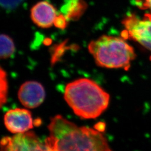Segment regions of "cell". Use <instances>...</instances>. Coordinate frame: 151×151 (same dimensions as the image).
<instances>
[{
  "label": "cell",
  "mask_w": 151,
  "mask_h": 151,
  "mask_svg": "<svg viewBox=\"0 0 151 151\" xmlns=\"http://www.w3.org/2000/svg\"><path fill=\"white\" fill-rule=\"evenodd\" d=\"M87 6L85 0H64L60 12L68 21H76L84 14Z\"/></svg>",
  "instance_id": "9"
},
{
  "label": "cell",
  "mask_w": 151,
  "mask_h": 151,
  "mask_svg": "<svg viewBox=\"0 0 151 151\" xmlns=\"http://www.w3.org/2000/svg\"><path fill=\"white\" fill-rule=\"evenodd\" d=\"M139 6L142 9H148L151 10V0H144Z\"/></svg>",
  "instance_id": "14"
},
{
  "label": "cell",
  "mask_w": 151,
  "mask_h": 151,
  "mask_svg": "<svg viewBox=\"0 0 151 151\" xmlns=\"http://www.w3.org/2000/svg\"><path fill=\"white\" fill-rule=\"evenodd\" d=\"M45 92L43 86L37 81L24 83L18 92V98L26 108L34 109L40 105L44 100Z\"/></svg>",
  "instance_id": "7"
},
{
  "label": "cell",
  "mask_w": 151,
  "mask_h": 151,
  "mask_svg": "<svg viewBox=\"0 0 151 151\" xmlns=\"http://www.w3.org/2000/svg\"><path fill=\"white\" fill-rule=\"evenodd\" d=\"M48 128L45 140L50 151H112L100 131L78 127L60 115L51 118Z\"/></svg>",
  "instance_id": "1"
},
{
  "label": "cell",
  "mask_w": 151,
  "mask_h": 151,
  "mask_svg": "<svg viewBox=\"0 0 151 151\" xmlns=\"http://www.w3.org/2000/svg\"><path fill=\"white\" fill-rule=\"evenodd\" d=\"M67 22L68 20L62 14H61L57 16L54 22V25L55 27L58 28L65 29L67 25Z\"/></svg>",
  "instance_id": "13"
},
{
  "label": "cell",
  "mask_w": 151,
  "mask_h": 151,
  "mask_svg": "<svg viewBox=\"0 0 151 151\" xmlns=\"http://www.w3.org/2000/svg\"><path fill=\"white\" fill-rule=\"evenodd\" d=\"M1 151H50L45 140H42L33 132L3 137Z\"/></svg>",
  "instance_id": "5"
},
{
  "label": "cell",
  "mask_w": 151,
  "mask_h": 151,
  "mask_svg": "<svg viewBox=\"0 0 151 151\" xmlns=\"http://www.w3.org/2000/svg\"><path fill=\"white\" fill-rule=\"evenodd\" d=\"M65 100L82 119H96L107 109L110 96L96 82L80 78L67 84Z\"/></svg>",
  "instance_id": "2"
},
{
  "label": "cell",
  "mask_w": 151,
  "mask_h": 151,
  "mask_svg": "<svg viewBox=\"0 0 151 151\" xmlns=\"http://www.w3.org/2000/svg\"><path fill=\"white\" fill-rule=\"evenodd\" d=\"M30 16L32 22L39 27L49 28L54 24L57 12L48 1H41L32 6Z\"/></svg>",
  "instance_id": "8"
},
{
  "label": "cell",
  "mask_w": 151,
  "mask_h": 151,
  "mask_svg": "<svg viewBox=\"0 0 151 151\" xmlns=\"http://www.w3.org/2000/svg\"><path fill=\"white\" fill-rule=\"evenodd\" d=\"M1 52L0 56L2 60L7 59L14 54L15 47L14 41L9 36L6 34H1Z\"/></svg>",
  "instance_id": "10"
},
{
  "label": "cell",
  "mask_w": 151,
  "mask_h": 151,
  "mask_svg": "<svg viewBox=\"0 0 151 151\" xmlns=\"http://www.w3.org/2000/svg\"><path fill=\"white\" fill-rule=\"evenodd\" d=\"M0 104L2 106L7 101L8 93L7 75L5 71L2 69V68H1L0 71Z\"/></svg>",
  "instance_id": "11"
},
{
  "label": "cell",
  "mask_w": 151,
  "mask_h": 151,
  "mask_svg": "<svg viewBox=\"0 0 151 151\" xmlns=\"http://www.w3.org/2000/svg\"><path fill=\"white\" fill-rule=\"evenodd\" d=\"M88 49L96 64L104 68L127 70L135 58L134 49L122 38L103 35L91 42Z\"/></svg>",
  "instance_id": "3"
},
{
  "label": "cell",
  "mask_w": 151,
  "mask_h": 151,
  "mask_svg": "<svg viewBox=\"0 0 151 151\" xmlns=\"http://www.w3.org/2000/svg\"><path fill=\"white\" fill-rule=\"evenodd\" d=\"M122 24L125 27L123 37L135 40L151 52V14H146L143 19L129 14Z\"/></svg>",
  "instance_id": "4"
},
{
  "label": "cell",
  "mask_w": 151,
  "mask_h": 151,
  "mask_svg": "<svg viewBox=\"0 0 151 151\" xmlns=\"http://www.w3.org/2000/svg\"><path fill=\"white\" fill-rule=\"evenodd\" d=\"M23 0H0L1 7L7 11L15 9L22 3Z\"/></svg>",
  "instance_id": "12"
},
{
  "label": "cell",
  "mask_w": 151,
  "mask_h": 151,
  "mask_svg": "<svg viewBox=\"0 0 151 151\" xmlns=\"http://www.w3.org/2000/svg\"><path fill=\"white\" fill-rule=\"evenodd\" d=\"M4 123L12 133H25L33 128L32 114L27 109L16 108L9 110L4 116Z\"/></svg>",
  "instance_id": "6"
}]
</instances>
